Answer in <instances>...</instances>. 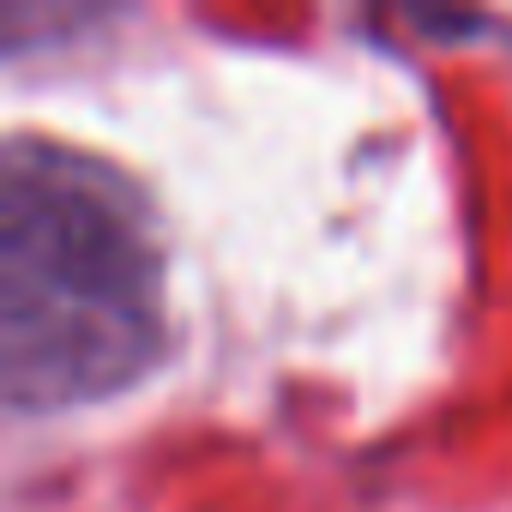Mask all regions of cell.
Listing matches in <instances>:
<instances>
[{
    "instance_id": "obj_1",
    "label": "cell",
    "mask_w": 512,
    "mask_h": 512,
    "mask_svg": "<svg viewBox=\"0 0 512 512\" xmlns=\"http://www.w3.org/2000/svg\"><path fill=\"white\" fill-rule=\"evenodd\" d=\"M163 247L145 193L55 139L0 157V386L13 410H79L163 362Z\"/></svg>"
}]
</instances>
